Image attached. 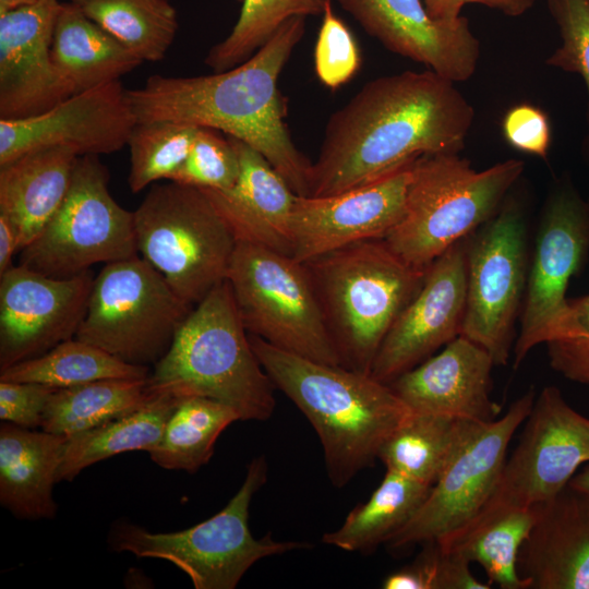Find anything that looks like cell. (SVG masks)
I'll return each mask as SVG.
<instances>
[{
  "label": "cell",
  "mask_w": 589,
  "mask_h": 589,
  "mask_svg": "<svg viewBox=\"0 0 589 589\" xmlns=\"http://www.w3.org/2000/svg\"><path fill=\"white\" fill-rule=\"evenodd\" d=\"M80 7L142 61L164 59L179 27L170 0H88Z\"/></svg>",
  "instance_id": "e575fe53"
},
{
  "label": "cell",
  "mask_w": 589,
  "mask_h": 589,
  "mask_svg": "<svg viewBox=\"0 0 589 589\" xmlns=\"http://www.w3.org/2000/svg\"><path fill=\"white\" fill-rule=\"evenodd\" d=\"M240 420L230 406L206 397H183L172 411L151 459L169 470L196 472L214 454L220 433Z\"/></svg>",
  "instance_id": "d6a6232c"
},
{
  "label": "cell",
  "mask_w": 589,
  "mask_h": 589,
  "mask_svg": "<svg viewBox=\"0 0 589 589\" xmlns=\"http://www.w3.org/2000/svg\"><path fill=\"white\" fill-rule=\"evenodd\" d=\"M424 5L432 17L453 21L461 15L465 4L462 0H424Z\"/></svg>",
  "instance_id": "7dc6e473"
},
{
  "label": "cell",
  "mask_w": 589,
  "mask_h": 589,
  "mask_svg": "<svg viewBox=\"0 0 589 589\" xmlns=\"http://www.w3.org/2000/svg\"><path fill=\"white\" fill-rule=\"evenodd\" d=\"M568 303L558 334L545 344L549 363L565 378L589 386V293Z\"/></svg>",
  "instance_id": "b9f144b4"
},
{
  "label": "cell",
  "mask_w": 589,
  "mask_h": 589,
  "mask_svg": "<svg viewBox=\"0 0 589 589\" xmlns=\"http://www.w3.org/2000/svg\"><path fill=\"white\" fill-rule=\"evenodd\" d=\"M230 34L213 46L205 63L214 72L229 70L250 58L289 19L323 14L327 0H241Z\"/></svg>",
  "instance_id": "d590c367"
},
{
  "label": "cell",
  "mask_w": 589,
  "mask_h": 589,
  "mask_svg": "<svg viewBox=\"0 0 589 589\" xmlns=\"http://www.w3.org/2000/svg\"><path fill=\"white\" fill-rule=\"evenodd\" d=\"M431 485L386 470L370 498L356 506L322 542L349 552L369 553L406 525L422 505Z\"/></svg>",
  "instance_id": "4dcf8cb0"
},
{
  "label": "cell",
  "mask_w": 589,
  "mask_h": 589,
  "mask_svg": "<svg viewBox=\"0 0 589 589\" xmlns=\"http://www.w3.org/2000/svg\"><path fill=\"white\" fill-rule=\"evenodd\" d=\"M477 423L412 412L384 443L378 459L386 470L433 486Z\"/></svg>",
  "instance_id": "f546056e"
},
{
  "label": "cell",
  "mask_w": 589,
  "mask_h": 589,
  "mask_svg": "<svg viewBox=\"0 0 589 589\" xmlns=\"http://www.w3.org/2000/svg\"><path fill=\"white\" fill-rule=\"evenodd\" d=\"M61 5L38 0L0 13V119L34 117L71 96L51 58Z\"/></svg>",
  "instance_id": "44dd1931"
},
{
  "label": "cell",
  "mask_w": 589,
  "mask_h": 589,
  "mask_svg": "<svg viewBox=\"0 0 589 589\" xmlns=\"http://www.w3.org/2000/svg\"><path fill=\"white\" fill-rule=\"evenodd\" d=\"M139 252L195 306L227 278L237 239L204 190L156 184L133 212Z\"/></svg>",
  "instance_id": "ba28073f"
},
{
  "label": "cell",
  "mask_w": 589,
  "mask_h": 589,
  "mask_svg": "<svg viewBox=\"0 0 589 589\" xmlns=\"http://www.w3.org/2000/svg\"><path fill=\"white\" fill-rule=\"evenodd\" d=\"M51 58L70 95L120 80L143 62L72 2L61 5Z\"/></svg>",
  "instance_id": "4316f807"
},
{
  "label": "cell",
  "mask_w": 589,
  "mask_h": 589,
  "mask_svg": "<svg viewBox=\"0 0 589 589\" xmlns=\"http://www.w3.org/2000/svg\"><path fill=\"white\" fill-rule=\"evenodd\" d=\"M588 201H589V197H588Z\"/></svg>",
  "instance_id": "f5cc1de1"
},
{
  "label": "cell",
  "mask_w": 589,
  "mask_h": 589,
  "mask_svg": "<svg viewBox=\"0 0 589 589\" xmlns=\"http://www.w3.org/2000/svg\"><path fill=\"white\" fill-rule=\"evenodd\" d=\"M467 305L465 239L428 267L421 288L396 320L370 374L389 384L459 336Z\"/></svg>",
  "instance_id": "ac0fdd59"
},
{
  "label": "cell",
  "mask_w": 589,
  "mask_h": 589,
  "mask_svg": "<svg viewBox=\"0 0 589 589\" xmlns=\"http://www.w3.org/2000/svg\"><path fill=\"white\" fill-rule=\"evenodd\" d=\"M338 2L388 50L423 63L454 83L473 75L480 58V41L467 17L436 20L421 0Z\"/></svg>",
  "instance_id": "ffe728a7"
},
{
  "label": "cell",
  "mask_w": 589,
  "mask_h": 589,
  "mask_svg": "<svg viewBox=\"0 0 589 589\" xmlns=\"http://www.w3.org/2000/svg\"><path fill=\"white\" fill-rule=\"evenodd\" d=\"M154 394L206 397L233 408L240 420L266 421L275 385L257 359L227 280L190 312L147 378Z\"/></svg>",
  "instance_id": "277c9868"
},
{
  "label": "cell",
  "mask_w": 589,
  "mask_h": 589,
  "mask_svg": "<svg viewBox=\"0 0 589 589\" xmlns=\"http://www.w3.org/2000/svg\"><path fill=\"white\" fill-rule=\"evenodd\" d=\"M561 45L545 60L550 67L581 76L588 92L587 132L582 148L589 160V0H548Z\"/></svg>",
  "instance_id": "ab89813d"
},
{
  "label": "cell",
  "mask_w": 589,
  "mask_h": 589,
  "mask_svg": "<svg viewBox=\"0 0 589 589\" xmlns=\"http://www.w3.org/2000/svg\"><path fill=\"white\" fill-rule=\"evenodd\" d=\"M467 305L461 336L483 347L496 366L507 365L517 338L529 273L528 213L520 193L465 238Z\"/></svg>",
  "instance_id": "30bf717a"
},
{
  "label": "cell",
  "mask_w": 589,
  "mask_h": 589,
  "mask_svg": "<svg viewBox=\"0 0 589 589\" xmlns=\"http://www.w3.org/2000/svg\"><path fill=\"white\" fill-rule=\"evenodd\" d=\"M568 485L589 496V462L576 472Z\"/></svg>",
  "instance_id": "c3c4849f"
},
{
  "label": "cell",
  "mask_w": 589,
  "mask_h": 589,
  "mask_svg": "<svg viewBox=\"0 0 589 589\" xmlns=\"http://www.w3.org/2000/svg\"><path fill=\"white\" fill-rule=\"evenodd\" d=\"M238 1H241V0H238Z\"/></svg>",
  "instance_id": "816d5d0a"
},
{
  "label": "cell",
  "mask_w": 589,
  "mask_h": 589,
  "mask_svg": "<svg viewBox=\"0 0 589 589\" xmlns=\"http://www.w3.org/2000/svg\"><path fill=\"white\" fill-rule=\"evenodd\" d=\"M36 1L38 0H0V13L21 5L32 4Z\"/></svg>",
  "instance_id": "681fc988"
},
{
  "label": "cell",
  "mask_w": 589,
  "mask_h": 589,
  "mask_svg": "<svg viewBox=\"0 0 589 589\" xmlns=\"http://www.w3.org/2000/svg\"><path fill=\"white\" fill-rule=\"evenodd\" d=\"M588 462L589 418L575 410L557 387L545 386L534 399L491 498L478 515L541 504L565 489Z\"/></svg>",
  "instance_id": "9a60e30c"
},
{
  "label": "cell",
  "mask_w": 589,
  "mask_h": 589,
  "mask_svg": "<svg viewBox=\"0 0 589 589\" xmlns=\"http://www.w3.org/2000/svg\"><path fill=\"white\" fill-rule=\"evenodd\" d=\"M68 436L0 425V503L22 519L53 518L52 488Z\"/></svg>",
  "instance_id": "484cf974"
},
{
  "label": "cell",
  "mask_w": 589,
  "mask_h": 589,
  "mask_svg": "<svg viewBox=\"0 0 589 589\" xmlns=\"http://www.w3.org/2000/svg\"><path fill=\"white\" fill-rule=\"evenodd\" d=\"M228 139L240 164L236 183L227 190H202L237 241L292 256L291 214L297 195L261 153L236 137Z\"/></svg>",
  "instance_id": "cb8c5ba5"
},
{
  "label": "cell",
  "mask_w": 589,
  "mask_h": 589,
  "mask_svg": "<svg viewBox=\"0 0 589 589\" xmlns=\"http://www.w3.org/2000/svg\"><path fill=\"white\" fill-rule=\"evenodd\" d=\"M70 1H71L72 3H75V4H79V5H80V4H82V3H84V2H86V1H88V0H70Z\"/></svg>",
  "instance_id": "f907efd6"
},
{
  "label": "cell",
  "mask_w": 589,
  "mask_h": 589,
  "mask_svg": "<svg viewBox=\"0 0 589 589\" xmlns=\"http://www.w3.org/2000/svg\"><path fill=\"white\" fill-rule=\"evenodd\" d=\"M536 0H462L464 4L478 3L501 11L508 16H519L533 7Z\"/></svg>",
  "instance_id": "bcb514c9"
},
{
  "label": "cell",
  "mask_w": 589,
  "mask_h": 589,
  "mask_svg": "<svg viewBox=\"0 0 589 589\" xmlns=\"http://www.w3.org/2000/svg\"><path fill=\"white\" fill-rule=\"evenodd\" d=\"M194 306L139 255L108 263L95 277L75 338L135 365H154Z\"/></svg>",
  "instance_id": "9c48e42d"
},
{
  "label": "cell",
  "mask_w": 589,
  "mask_h": 589,
  "mask_svg": "<svg viewBox=\"0 0 589 589\" xmlns=\"http://www.w3.org/2000/svg\"><path fill=\"white\" fill-rule=\"evenodd\" d=\"M422 550L408 565L387 575L384 589H489L478 580L470 563L436 540L421 544Z\"/></svg>",
  "instance_id": "74e56055"
},
{
  "label": "cell",
  "mask_w": 589,
  "mask_h": 589,
  "mask_svg": "<svg viewBox=\"0 0 589 589\" xmlns=\"http://www.w3.org/2000/svg\"><path fill=\"white\" fill-rule=\"evenodd\" d=\"M147 378H105L57 388L46 406L40 429L71 436L134 411L154 396Z\"/></svg>",
  "instance_id": "1f68e13d"
},
{
  "label": "cell",
  "mask_w": 589,
  "mask_h": 589,
  "mask_svg": "<svg viewBox=\"0 0 589 589\" xmlns=\"http://www.w3.org/2000/svg\"><path fill=\"white\" fill-rule=\"evenodd\" d=\"M149 366L123 362L77 338L65 340L48 352L0 371V381L29 382L55 388L105 378H147Z\"/></svg>",
  "instance_id": "836d02e7"
},
{
  "label": "cell",
  "mask_w": 589,
  "mask_h": 589,
  "mask_svg": "<svg viewBox=\"0 0 589 589\" xmlns=\"http://www.w3.org/2000/svg\"><path fill=\"white\" fill-rule=\"evenodd\" d=\"M77 158L71 147L53 146L0 166V214L16 228L21 250L37 238L63 203Z\"/></svg>",
  "instance_id": "d4e9b609"
},
{
  "label": "cell",
  "mask_w": 589,
  "mask_h": 589,
  "mask_svg": "<svg viewBox=\"0 0 589 589\" xmlns=\"http://www.w3.org/2000/svg\"><path fill=\"white\" fill-rule=\"evenodd\" d=\"M322 15L314 47V70L324 86L336 89L358 73L361 53L350 28L334 12L330 0Z\"/></svg>",
  "instance_id": "60d3db41"
},
{
  "label": "cell",
  "mask_w": 589,
  "mask_h": 589,
  "mask_svg": "<svg viewBox=\"0 0 589 589\" xmlns=\"http://www.w3.org/2000/svg\"><path fill=\"white\" fill-rule=\"evenodd\" d=\"M226 280L250 335L281 350L340 365L302 262L238 241Z\"/></svg>",
  "instance_id": "8fae6325"
},
{
  "label": "cell",
  "mask_w": 589,
  "mask_h": 589,
  "mask_svg": "<svg viewBox=\"0 0 589 589\" xmlns=\"http://www.w3.org/2000/svg\"><path fill=\"white\" fill-rule=\"evenodd\" d=\"M536 520V507L478 515L460 530L437 539L469 563L479 564L489 582L502 589H527L518 574V554Z\"/></svg>",
  "instance_id": "f1b7e54d"
},
{
  "label": "cell",
  "mask_w": 589,
  "mask_h": 589,
  "mask_svg": "<svg viewBox=\"0 0 589 589\" xmlns=\"http://www.w3.org/2000/svg\"><path fill=\"white\" fill-rule=\"evenodd\" d=\"M266 480L267 462L259 456L248 465L238 492L211 518L175 532H151L119 522L109 532V545L117 552L171 562L190 577L195 589H233L257 561L312 548L308 542L276 541L271 533L261 539L253 537L249 528L250 504Z\"/></svg>",
  "instance_id": "52a82bcc"
},
{
  "label": "cell",
  "mask_w": 589,
  "mask_h": 589,
  "mask_svg": "<svg viewBox=\"0 0 589 589\" xmlns=\"http://www.w3.org/2000/svg\"><path fill=\"white\" fill-rule=\"evenodd\" d=\"M536 399L530 387L503 417L477 423L422 505L387 541L392 551L444 538L467 526L491 498L516 430Z\"/></svg>",
  "instance_id": "5bb4252c"
},
{
  "label": "cell",
  "mask_w": 589,
  "mask_h": 589,
  "mask_svg": "<svg viewBox=\"0 0 589 589\" xmlns=\"http://www.w3.org/2000/svg\"><path fill=\"white\" fill-rule=\"evenodd\" d=\"M473 119L455 83L432 70L370 81L329 117L309 196L369 183L422 155L459 154Z\"/></svg>",
  "instance_id": "6da1fadb"
},
{
  "label": "cell",
  "mask_w": 589,
  "mask_h": 589,
  "mask_svg": "<svg viewBox=\"0 0 589 589\" xmlns=\"http://www.w3.org/2000/svg\"><path fill=\"white\" fill-rule=\"evenodd\" d=\"M589 259V201L569 173L556 178L543 202L513 354L518 368L538 345L560 332L569 311V281Z\"/></svg>",
  "instance_id": "4fadbf2b"
},
{
  "label": "cell",
  "mask_w": 589,
  "mask_h": 589,
  "mask_svg": "<svg viewBox=\"0 0 589 589\" xmlns=\"http://www.w3.org/2000/svg\"><path fill=\"white\" fill-rule=\"evenodd\" d=\"M108 183L109 172L97 155L79 156L63 203L20 251L19 265L69 278L98 263L136 256L133 212L115 201Z\"/></svg>",
  "instance_id": "7c38bea8"
},
{
  "label": "cell",
  "mask_w": 589,
  "mask_h": 589,
  "mask_svg": "<svg viewBox=\"0 0 589 589\" xmlns=\"http://www.w3.org/2000/svg\"><path fill=\"white\" fill-rule=\"evenodd\" d=\"M136 118L120 80L73 94L25 119H0V166L36 149L67 146L79 156L128 145Z\"/></svg>",
  "instance_id": "e0dca14e"
},
{
  "label": "cell",
  "mask_w": 589,
  "mask_h": 589,
  "mask_svg": "<svg viewBox=\"0 0 589 589\" xmlns=\"http://www.w3.org/2000/svg\"><path fill=\"white\" fill-rule=\"evenodd\" d=\"M339 364L369 373L378 349L418 293L426 269L384 239L359 241L302 262Z\"/></svg>",
  "instance_id": "5b68a950"
},
{
  "label": "cell",
  "mask_w": 589,
  "mask_h": 589,
  "mask_svg": "<svg viewBox=\"0 0 589 589\" xmlns=\"http://www.w3.org/2000/svg\"><path fill=\"white\" fill-rule=\"evenodd\" d=\"M502 133L513 148L525 154L546 159L552 132L546 113L530 104L509 108L502 120Z\"/></svg>",
  "instance_id": "7bdbcfd3"
},
{
  "label": "cell",
  "mask_w": 589,
  "mask_h": 589,
  "mask_svg": "<svg viewBox=\"0 0 589 589\" xmlns=\"http://www.w3.org/2000/svg\"><path fill=\"white\" fill-rule=\"evenodd\" d=\"M57 388L29 382L0 381V419L22 428L41 426L46 406Z\"/></svg>",
  "instance_id": "ee69618b"
},
{
  "label": "cell",
  "mask_w": 589,
  "mask_h": 589,
  "mask_svg": "<svg viewBox=\"0 0 589 589\" xmlns=\"http://www.w3.org/2000/svg\"><path fill=\"white\" fill-rule=\"evenodd\" d=\"M534 507L517 564L527 589H589V496L567 485Z\"/></svg>",
  "instance_id": "603a6c76"
},
{
  "label": "cell",
  "mask_w": 589,
  "mask_h": 589,
  "mask_svg": "<svg viewBox=\"0 0 589 589\" xmlns=\"http://www.w3.org/2000/svg\"><path fill=\"white\" fill-rule=\"evenodd\" d=\"M524 170L514 158L478 171L459 154L422 155L411 165L405 213L384 240L408 264L428 269L498 211Z\"/></svg>",
  "instance_id": "8992f818"
},
{
  "label": "cell",
  "mask_w": 589,
  "mask_h": 589,
  "mask_svg": "<svg viewBox=\"0 0 589 589\" xmlns=\"http://www.w3.org/2000/svg\"><path fill=\"white\" fill-rule=\"evenodd\" d=\"M20 250L16 228L7 216L0 214V276L12 267V257Z\"/></svg>",
  "instance_id": "f6af8a7d"
},
{
  "label": "cell",
  "mask_w": 589,
  "mask_h": 589,
  "mask_svg": "<svg viewBox=\"0 0 589 589\" xmlns=\"http://www.w3.org/2000/svg\"><path fill=\"white\" fill-rule=\"evenodd\" d=\"M216 130L199 128L190 153L169 181L200 189L227 190L239 176L240 164L229 139Z\"/></svg>",
  "instance_id": "f35d334b"
},
{
  "label": "cell",
  "mask_w": 589,
  "mask_h": 589,
  "mask_svg": "<svg viewBox=\"0 0 589 589\" xmlns=\"http://www.w3.org/2000/svg\"><path fill=\"white\" fill-rule=\"evenodd\" d=\"M305 31V17L287 20L242 63L211 75L149 76L127 89L137 122L173 121L221 131L261 153L298 196L310 194V161L286 124L278 79Z\"/></svg>",
  "instance_id": "7a4b0ae2"
},
{
  "label": "cell",
  "mask_w": 589,
  "mask_h": 589,
  "mask_svg": "<svg viewBox=\"0 0 589 589\" xmlns=\"http://www.w3.org/2000/svg\"><path fill=\"white\" fill-rule=\"evenodd\" d=\"M95 276L49 277L25 266L0 276V371L75 337Z\"/></svg>",
  "instance_id": "2e32d148"
},
{
  "label": "cell",
  "mask_w": 589,
  "mask_h": 589,
  "mask_svg": "<svg viewBox=\"0 0 589 589\" xmlns=\"http://www.w3.org/2000/svg\"><path fill=\"white\" fill-rule=\"evenodd\" d=\"M181 398L154 394L142 407L91 430L67 437L57 482L72 481L83 469L131 450L151 452Z\"/></svg>",
  "instance_id": "83f0119b"
},
{
  "label": "cell",
  "mask_w": 589,
  "mask_h": 589,
  "mask_svg": "<svg viewBox=\"0 0 589 589\" xmlns=\"http://www.w3.org/2000/svg\"><path fill=\"white\" fill-rule=\"evenodd\" d=\"M412 163L337 194L297 195L292 257L304 262L359 241L385 239L405 213Z\"/></svg>",
  "instance_id": "d6986e66"
},
{
  "label": "cell",
  "mask_w": 589,
  "mask_h": 589,
  "mask_svg": "<svg viewBox=\"0 0 589 589\" xmlns=\"http://www.w3.org/2000/svg\"><path fill=\"white\" fill-rule=\"evenodd\" d=\"M249 338L275 387L313 425L336 488L371 467L384 443L412 413L388 384L369 373L317 362L250 334Z\"/></svg>",
  "instance_id": "3957f363"
},
{
  "label": "cell",
  "mask_w": 589,
  "mask_h": 589,
  "mask_svg": "<svg viewBox=\"0 0 589 589\" xmlns=\"http://www.w3.org/2000/svg\"><path fill=\"white\" fill-rule=\"evenodd\" d=\"M197 129L173 121L136 122L128 141L131 191L139 193L157 180H169L187 159Z\"/></svg>",
  "instance_id": "8d00e7d4"
},
{
  "label": "cell",
  "mask_w": 589,
  "mask_h": 589,
  "mask_svg": "<svg viewBox=\"0 0 589 589\" xmlns=\"http://www.w3.org/2000/svg\"><path fill=\"white\" fill-rule=\"evenodd\" d=\"M493 366L483 347L459 335L388 385L414 413L485 423L502 411L491 397Z\"/></svg>",
  "instance_id": "7402d4cb"
}]
</instances>
